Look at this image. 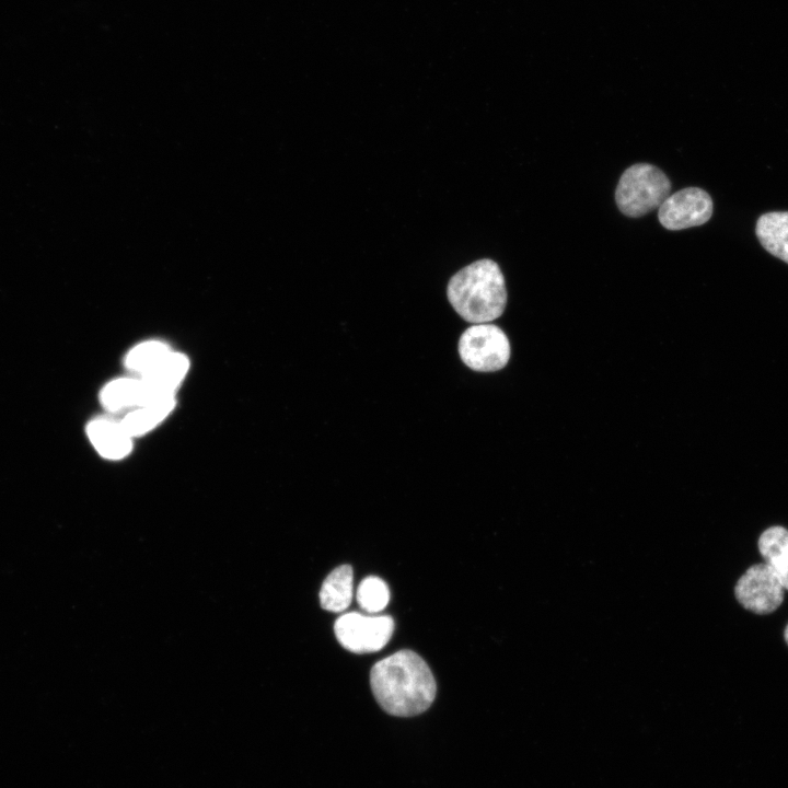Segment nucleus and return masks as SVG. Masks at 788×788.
<instances>
[{"instance_id":"nucleus-8","label":"nucleus","mask_w":788,"mask_h":788,"mask_svg":"<svg viewBox=\"0 0 788 788\" xmlns=\"http://www.w3.org/2000/svg\"><path fill=\"white\" fill-rule=\"evenodd\" d=\"M85 431L95 451L106 460H124L134 449V438L120 419L109 416L96 417L89 421Z\"/></svg>"},{"instance_id":"nucleus-17","label":"nucleus","mask_w":788,"mask_h":788,"mask_svg":"<svg viewBox=\"0 0 788 788\" xmlns=\"http://www.w3.org/2000/svg\"><path fill=\"white\" fill-rule=\"evenodd\" d=\"M784 637H785V640H786V642H787V645H788V625H787V627H786V629H785Z\"/></svg>"},{"instance_id":"nucleus-14","label":"nucleus","mask_w":788,"mask_h":788,"mask_svg":"<svg viewBox=\"0 0 788 788\" xmlns=\"http://www.w3.org/2000/svg\"><path fill=\"white\" fill-rule=\"evenodd\" d=\"M758 549L765 563L778 575L781 584L788 590V530L772 526L758 538Z\"/></svg>"},{"instance_id":"nucleus-1","label":"nucleus","mask_w":788,"mask_h":788,"mask_svg":"<svg viewBox=\"0 0 788 788\" xmlns=\"http://www.w3.org/2000/svg\"><path fill=\"white\" fill-rule=\"evenodd\" d=\"M370 684L379 705L390 715L410 717L432 704L437 685L425 660L412 650H399L376 662Z\"/></svg>"},{"instance_id":"nucleus-7","label":"nucleus","mask_w":788,"mask_h":788,"mask_svg":"<svg viewBox=\"0 0 788 788\" xmlns=\"http://www.w3.org/2000/svg\"><path fill=\"white\" fill-rule=\"evenodd\" d=\"M712 213L708 193L698 187H686L670 194L658 211L660 223L668 230H683L706 223Z\"/></svg>"},{"instance_id":"nucleus-6","label":"nucleus","mask_w":788,"mask_h":788,"mask_svg":"<svg viewBox=\"0 0 788 788\" xmlns=\"http://www.w3.org/2000/svg\"><path fill=\"white\" fill-rule=\"evenodd\" d=\"M784 587L777 572L766 563L750 567L738 580L734 592L746 610L768 614L779 607L784 600Z\"/></svg>"},{"instance_id":"nucleus-16","label":"nucleus","mask_w":788,"mask_h":788,"mask_svg":"<svg viewBox=\"0 0 788 788\" xmlns=\"http://www.w3.org/2000/svg\"><path fill=\"white\" fill-rule=\"evenodd\" d=\"M359 606L368 613H378L385 609L390 601L387 584L379 577L364 578L357 589Z\"/></svg>"},{"instance_id":"nucleus-10","label":"nucleus","mask_w":788,"mask_h":788,"mask_svg":"<svg viewBox=\"0 0 788 788\" xmlns=\"http://www.w3.org/2000/svg\"><path fill=\"white\" fill-rule=\"evenodd\" d=\"M188 357L173 350L153 371L140 378L152 401H161L175 396V392L188 373Z\"/></svg>"},{"instance_id":"nucleus-11","label":"nucleus","mask_w":788,"mask_h":788,"mask_svg":"<svg viewBox=\"0 0 788 788\" xmlns=\"http://www.w3.org/2000/svg\"><path fill=\"white\" fill-rule=\"evenodd\" d=\"M756 236L772 255L788 264V211H773L756 222Z\"/></svg>"},{"instance_id":"nucleus-3","label":"nucleus","mask_w":788,"mask_h":788,"mask_svg":"<svg viewBox=\"0 0 788 788\" xmlns=\"http://www.w3.org/2000/svg\"><path fill=\"white\" fill-rule=\"evenodd\" d=\"M670 192L671 182L660 169L638 163L622 174L615 190V200L622 213L638 218L659 208Z\"/></svg>"},{"instance_id":"nucleus-9","label":"nucleus","mask_w":788,"mask_h":788,"mask_svg":"<svg viewBox=\"0 0 788 788\" xmlns=\"http://www.w3.org/2000/svg\"><path fill=\"white\" fill-rule=\"evenodd\" d=\"M100 402L111 414L127 413L153 403L139 376H119L107 382L100 392Z\"/></svg>"},{"instance_id":"nucleus-2","label":"nucleus","mask_w":788,"mask_h":788,"mask_svg":"<svg viewBox=\"0 0 788 788\" xmlns=\"http://www.w3.org/2000/svg\"><path fill=\"white\" fill-rule=\"evenodd\" d=\"M455 312L472 324L490 323L507 305L505 277L491 259L476 260L455 273L447 287Z\"/></svg>"},{"instance_id":"nucleus-5","label":"nucleus","mask_w":788,"mask_h":788,"mask_svg":"<svg viewBox=\"0 0 788 788\" xmlns=\"http://www.w3.org/2000/svg\"><path fill=\"white\" fill-rule=\"evenodd\" d=\"M334 631L345 649L355 653L375 652L391 639L394 621L390 615L366 616L350 612L336 619Z\"/></svg>"},{"instance_id":"nucleus-12","label":"nucleus","mask_w":788,"mask_h":788,"mask_svg":"<svg viewBox=\"0 0 788 788\" xmlns=\"http://www.w3.org/2000/svg\"><path fill=\"white\" fill-rule=\"evenodd\" d=\"M176 406L175 396L131 409L120 418L128 433L135 439L157 428Z\"/></svg>"},{"instance_id":"nucleus-4","label":"nucleus","mask_w":788,"mask_h":788,"mask_svg":"<svg viewBox=\"0 0 788 788\" xmlns=\"http://www.w3.org/2000/svg\"><path fill=\"white\" fill-rule=\"evenodd\" d=\"M457 350L464 364L479 372L505 368L511 352L506 333L490 323L474 324L466 328L459 339Z\"/></svg>"},{"instance_id":"nucleus-15","label":"nucleus","mask_w":788,"mask_h":788,"mask_svg":"<svg viewBox=\"0 0 788 788\" xmlns=\"http://www.w3.org/2000/svg\"><path fill=\"white\" fill-rule=\"evenodd\" d=\"M172 351V347L163 340H143L127 351L124 364L131 375L142 378L153 371Z\"/></svg>"},{"instance_id":"nucleus-13","label":"nucleus","mask_w":788,"mask_h":788,"mask_svg":"<svg viewBox=\"0 0 788 788\" xmlns=\"http://www.w3.org/2000/svg\"><path fill=\"white\" fill-rule=\"evenodd\" d=\"M352 568L349 565L336 567L324 580L320 591L321 606L329 612L345 611L352 599Z\"/></svg>"}]
</instances>
